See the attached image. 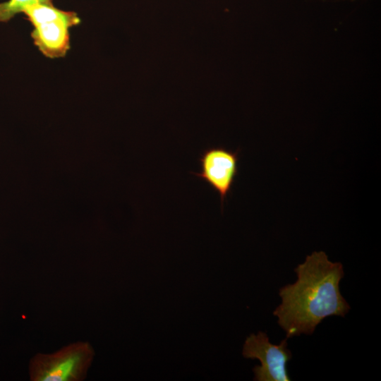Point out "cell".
Here are the masks:
<instances>
[{"label":"cell","mask_w":381,"mask_h":381,"mask_svg":"<svg viewBox=\"0 0 381 381\" xmlns=\"http://www.w3.org/2000/svg\"><path fill=\"white\" fill-rule=\"evenodd\" d=\"M297 279L280 288L281 303L273 315L286 338L312 334L329 316L344 317L351 307L341 295L343 265L332 262L323 251L313 252L294 269Z\"/></svg>","instance_id":"6da1fadb"},{"label":"cell","mask_w":381,"mask_h":381,"mask_svg":"<svg viewBox=\"0 0 381 381\" xmlns=\"http://www.w3.org/2000/svg\"><path fill=\"white\" fill-rule=\"evenodd\" d=\"M95 351L87 341H78L53 353H38L30 363L32 381H81L87 375Z\"/></svg>","instance_id":"7a4b0ae2"},{"label":"cell","mask_w":381,"mask_h":381,"mask_svg":"<svg viewBox=\"0 0 381 381\" xmlns=\"http://www.w3.org/2000/svg\"><path fill=\"white\" fill-rule=\"evenodd\" d=\"M242 354L243 357L258 359L260 365H255L253 371L255 381H289L286 363L292 354L288 349L287 339L279 344L270 341L266 332L251 334L246 339Z\"/></svg>","instance_id":"3957f363"},{"label":"cell","mask_w":381,"mask_h":381,"mask_svg":"<svg viewBox=\"0 0 381 381\" xmlns=\"http://www.w3.org/2000/svg\"><path fill=\"white\" fill-rule=\"evenodd\" d=\"M238 153L221 147L207 149L199 158L201 171L193 173L218 193L222 208L238 174Z\"/></svg>","instance_id":"277c9868"},{"label":"cell","mask_w":381,"mask_h":381,"mask_svg":"<svg viewBox=\"0 0 381 381\" xmlns=\"http://www.w3.org/2000/svg\"><path fill=\"white\" fill-rule=\"evenodd\" d=\"M74 26L65 20H54L34 26L31 37L34 44L45 56H64L70 49L69 28Z\"/></svg>","instance_id":"5b68a950"},{"label":"cell","mask_w":381,"mask_h":381,"mask_svg":"<svg viewBox=\"0 0 381 381\" xmlns=\"http://www.w3.org/2000/svg\"><path fill=\"white\" fill-rule=\"evenodd\" d=\"M23 13L33 26L54 20L68 21L74 26L80 23V19L76 13L60 10L54 5L36 4L27 8Z\"/></svg>","instance_id":"8992f818"},{"label":"cell","mask_w":381,"mask_h":381,"mask_svg":"<svg viewBox=\"0 0 381 381\" xmlns=\"http://www.w3.org/2000/svg\"><path fill=\"white\" fill-rule=\"evenodd\" d=\"M36 4L53 5L52 0H8L0 3V22L9 21L16 15Z\"/></svg>","instance_id":"52a82bcc"}]
</instances>
